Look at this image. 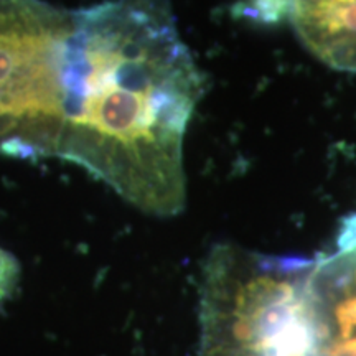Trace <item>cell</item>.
<instances>
[{
	"instance_id": "obj_1",
	"label": "cell",
	"mask_w": 356,
	"mask_h": 356,
	"mask_svg": "<svg viewBox=\"0 0 356 356\" xmlns=\"http://www.w3.org/2000/svg\"><path fill=\"white\" fill-rule=\"evenodd\" d=\"M58 159L147 215L186 204L184 140L207 78L168 0H104L74 10Z\"/></svg>"
},
{
	"instance_id": "obj_2",
	"label": "cell",
	"mask_w": 356,
	"mask_h": 356,
	"mask_svg": "<svg viewBox=\"0 0 356 356\" xmlns=\"http://www.w3.org/2000/svg\"><path fill=\"white\" fill-rule=\"evenodd\" d=\"M314 264L216 244L203 266L197 356H327L310 296Z\"/></svg>"
},
{
	"instance_id": "obj_3",
	"label": "cell",
	"mask_w": 356,
	"mask_h": 356,
	"mask_svg": "<svg viewBox=\"0 0 356 356\" xmlns=\"http://www.w3.org/2000/svg\"><path fill=\"white\" fill-rule=\"evenodd\" d=\"M74 10L44 0H0V155L58 159L65 63Z\"/></svg>"
},
{
	"instance_id": "obj_4",
	"label": "cell",
	"mask_w": 356,
	"mask_h": 356,
	"mask_svg": "<svg viewBox=\"0 0 356 356\" xmlns=\"http://www.w3.org/2000/svg\"><path fill=\"white\" fill-rule=\"evenodd\" d=\"M310 296L327 356H356V213L341 222L335 252L315 257Z\"/></svg>"
},
{
	"instance_id": "obj_5",
	"label": "cell",
	"mask_w": 356,
	"mask_h": 356,
	"mask_svg": "<svg viewBox=\"0 0 356 356\" xmlns=\"http://www.w3.org/2000/svg\"><path fill=\"white\" fill-rule=\"evenodd\" d=\"M291 0H248L243 12L262 22H279L289 17Z\"/></svg>"
},
{
	"instance_id": "obj_6",
	"label": "cell",
	"mask_w": 356,
	"mask_h": 356,
	"mask_svg": "<svg viewBox=\"0 0 356 356\" xmlns=\"http://www.w3.org/2000/svg\"><path fill=\"white\" fill-rule=\"evenodd\" d=\"M20 279V264L15 259V256H12L10 252H7L6 249L0 248V302L6 300L8 296L13 292V289L17 287Z\"/></svg>"
}]
</instances>
